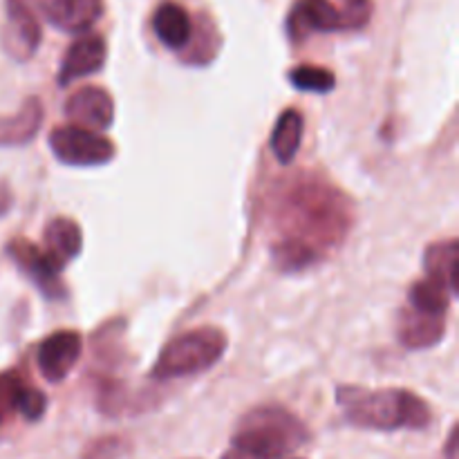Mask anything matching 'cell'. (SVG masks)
Instances as JSON below:
<instances>
[{
	"label": "cell",
	"mask_w": 459,
	"mask_h": 459,
	"mask_svg": "<svg viewBox=\"0 0 459 459\" xmlns=\"http://www.w3.org/2000/svg\"><path fill=\"white\" fill-rule=\"evenodd\" d=\"M352 202L316 173L282 179L269 197V249L282 272H303L339 249L352 227Z\"/></svg>",
	"instance_id": "cell-1"
},
{
	"label": "cell",
	"mask_w": 459,
	"mask_h": 459,
	"mask_svg": "<svg viewBox=\"0 0 459 459\" xmlns=\"http://www.w3.org/2000/svg\"><path fill=\"white\" fill-rule=\"evenodd\" d=\"M336 403L352 426L363 430H424L433 421V411L420 394L403 388L368 390L339 385Z\"/></svg>",
	"instance_id": "cell-2"
},
{
	"label": "cell",
	"mask_w": 459,
	"mask_h": 459,
	"mask_svg": "<svg viewBox=\"0 0 459 459\" xmlns=\"http://www.w3.org/2000/svg\"><path fill=\"white\" fill-rule=\"evenodd\" d=\"M307 439V426L294 412L281 406H258L238 421L231 448L222 459H282Z\"/></svg>",
	"instance_id": "cell-3"
},
{
	"label": "cell",
	"mask_w": 459,
	"mask_h": 459,
	"mask_svg": "<svg viewBox=\"0 0 459 459\" xmlns=\"http://www.w3.org/2000/svg\"><path fill=\"white\" fill-rule=\"evenodd\" d=\"M229 339L220 327L202 325L175 336L161 348L151 377L157 381L184 379L211 370L227 352Z\"/></svg>",
	"instance_id": "cell-4"
},
{
	"label": "cell",
	"mask_w": 459,
	"mask_h": 459,
	"mask_svg": "<svg viewBox=\"0 0 459 459\" xmlns=\"http://www.w3.org/2000/svg\"><path fill=\"white\" fill-rule=\"evenodd\" d=\"M49 148L61 164L76 166V169L103 166L117 155V148L110 139L99 134L97 130L81 128L76 124L56 126L49 133Z\"/></svg>",
	"instance_id": "cell-5"
},
{
	"label": "cell",
	"mask_w": 459,
	"mask_h": 459,
	"mask_svg": "<svg viewBox=\"0 0 459 459\" xmlns=\"http://www.w3.org/2000/svg\"><path fill=\"white\" fill-rule=\"evenodd\" d=\"M7 254L45 299H63L65 296V287L61 282L63 269L49 258L48 251L40 249L34 242L25 240V238H13L7 245Z\"/></svg>",
	"instance_id": "cell-6"
},
{
	"label": "cell",
	"mask_w": 459,
	"mask_h": 459,
	"mask_svg": "<svg viewBox=\"0 0 459 459\" xmlns=\"http://www.w3.org/2000/svg\"><path fill=\"white\" fill-rule=\"evenodd\" d=\"M3 48L13 61H30L40 45V25L27 0H4Z\"/></svg>",
	"instance_id": "cell-7"
},
{
	"label": "cell",
	"mask_w": 459,
	"mask_h": 459,
	"mask_svg": "<svg viewBox=\"0 0 459 459\" xmlns=\"http://www.w3.org/2000/svg\"><path fill=\"white\" fill-rule=\"evenodd\" d=\"M81 350H83V341H81L79 332L58 330L49 334L36 352V363H39L43 379L49 384H58L65 379L72 368L79 363Z\"/></svg>",
	"instance_id": "cell-8"
},
{
	"label": "cell",
	"mask_w": 459,
	"mask_h": 459,
	"mask_svg": "<svg viewBox=\"0 0 459 459\" xmlns=\"http://www.w3.org/2000/svg\"><path fill=\"white\" fill-rule=\"evenodd\" d=\"M65 115L72 124L101 133L110 128L115 121V99L108 90L83 85L70 94L65 103Z\"/></svg>",
	"instance_id": "cell-9"
},
{
	"label": "cell",
	"mask_w": 459,
	"mask_h": 459,
	"mask_svg": "<svg viewBox=\"0 0 459 459\" xmlns=\"http://www.w3.org/2000/svg\"><path fill=\"white\" fill-rule=\"evenodd\" d=\"M108 56V45L106 39L99 34H83L79 40L70 45L67 54L63 56L61 67H58V85L74 83V81L83 79V76L94 74L103 67Z\"/></svg>",
	"instance_id": "cell-10"
},
{
	"label": "cell",
	"mask_w": 459,
	"mask_h": 459,
	"mask_svg": "<svg viewBox=\"0 0 459 459\" xmlns=\"http://www.w3.org/2000/svg\"><path fill=\"white\" fill-rule=\"evenodd\" d=\"M287 30L291 39L303 40L312 31L345 30V18L330 0H299L287 18Z\"/></svg>",
	"instance_id": "cell-11"
},
{
	"label": "cell",
	"mask_w": 459,
	"mask_h": 459,
	"mask_svg": "<svg viewBox=\"0 0 459 459\" xmlns=\"http://www.w3.org/2000/svg\"><path fill=\"white\" fill-rule=\"evenodd\" d=\"M444 334H446V316H435L415 307L399 312L397 339L408 350L435 348L444 339Z\"/></svg>",
	"instance_id": "cell-12"
},
{
	"label": "cell",
	"mask_w": 459,
	"mask_h": 459,
	"mask_svg": "<svg viewBox=\"0 0 459 459\" xmlns=\"http://www.w3.org/2000/svg\"><path fill=\"white\" fill-rule=\"evenodd\" d=\"M45 18L56 30L88 31L103 16V0H40Z\"/></svg>",
	"instance_id": "cell-13"
},
{
	"label": "cell",
	"mask_w": 459,
	"mask_h": 459,
	"mask_svg": "<svg viewBox=\"0 0 459 459\" xmlns=\"http://www.w3.org/2000/svg\"><path fill=\"white\" fill-rule=\"evenodd\" d=\"M152 30L164 48L179 52L186 49L193 39V21L179 3L166 0L152 13Z\"/></svg>",
	"instance_id": "cell-14"
},
{
	"label": "cell",
	"mask_w": 459,
	"mask_h": 459,
	"mask_svg": "<svg viewBox=\"0 0 459 459\" xmlns=\"http://www.w3.org/2000/svg\"><path fill=\"white\" fill-rule=\"evenodd\" d=\"M43 126V103L39 97L22 101L16 115H0V148L25 146Z\"/></svg>",
	"instance_id": "cell-15"
},
{
	"label": "cell",
	"mask_w": 459,
	"mask_h": 459,
	"mask_svg": "<svg viewBox=\"0 0 459 459\" xmlns=\"http://www.w3.org/2000/svg\"><path fill=\"white\" fill-rule=\"evenodd\" d=\"M45 251L58 267H67L74 258H79L83 249V233H81L79 222L72 218H54L45 227Z\"/></svg>",
	"instance_id": "cell-16"
},
{
	"label": "cell",
	"mask_w": 459,
	"mask_h": 459,
	"mask_svg": "<svg viewBox=\"0 0 459 459\" xmlns=\"http://www.w3.org/2000/svg\"><path fill=\"white\" fill-rule=\"evenodd\" d=\"M457 240L448 238L433 242L424 254L426 278L446 287L453 296H457Z\"/></svg>",
	"instance_id": "cell-17"
},
{
	"label": "cell",
	"mask_w": 459,
	"mask_h": 459,
	"mask_svg": "<svg viewBox=\"0 0 459 459\" xmlns=\"http://www.w3.org/2000/svg\"><path fill=\"white\" fill-rule=\"evenodd\" d=\"M303 130H305V121L303 115H300L296 108H287V110L281 112L278 117L276 126H273L272 133V151L276 155V160L281 164H291L299 152L300 142H303Z\"/></svg>",
	"instance_id": "cell-18"
},
{
	"label": "cell",
	"mask_w": 459,
	"mask_h": 459,
	"mask_svg": "<svg viewBox=\"0 0 459 459\" xmlns=\"http://www.w3.org/2000/svg\"><path fill=\"white\" fill-rule=\"evenodd\" d=\"M408 299H411V307L420 309V312L435 314V316H446L448 307H451V300L455 296L446 287L439 285V282L430 281V278H421V281H417L411 287Z\"/></svg>",
	"instance_id": "cell-19"
},
{
	"label": "cell",
	"mask_w": 459,
	"mask_h": 459,
	"mask_svg": "<svg viewBox=\"0 0 459 459\" xmlns=\"http://www.w3.org/2000/svg\"><path fill=\"white\" fill-rule=\"evenodd\" d=\"M290 83L300 92H314V94H327L334 90L336 76L327 67L318 65H296L287 74Z\"/></svg>",
	"instance_id": "cell-20"
},
{
	"label": "cell",
	"mask_w": 459,
	"mask_h": 459,
	"mask_svg": "<svg viewBox=\"0 0 459 459\" xmlns=\"http://www.w3.org/2000/svg\"><path fill=\"white\" fill-rule=\"evenodd\" d=\"M25 385V379H22L18 372L7 370L0 375V426H3L13 412H18Z\"/></svg>",
	"instance_id": "cell-21"
},
{
	"label": "cell",
	"mask_w": 459,
	"mask_h": 459,
	"mask_svg": "<svg viewBox=\"0 0 459 459\" xmlns=\"http://www.w3.org/2000/svg\"><path fill=\"white\" fill-rule=\"evenodd\" d=\"M126 448H128V444L119 435H106V437L90 442L88 448L81 453V459H121Z\"/></svg>",
	"instance_id": "cell-22"
},
{
	"label": "cell",
	"mask_w": 459,
	"mask_h": 459,
	"mask_svg": "<svg viewBox=\"0 0 459 459\" xmlns=\"http://www.w3.org/2000/svg\"><path fill=\"white\" fill-rule=\"evenodd\" d=\"M48 411V399L40 390L25 385L21 397V406H18V415H22V420L27 421H39L40 417Z\"/></svg>",
	"instance_id": "cell-23"
},
{
	"label": "cell",
	"mask_w": 459,
	"mask_h": 459,
	"mask_svg": "<svg viewBox=\"0 0 459 459\" xmlns=\"http://www.w3.org/2000/svg\"><path fill=\"white\" fill-rule=\"evenodd\" d=\"M459 457V444H457V424L453 426L448 433L446 446H444V459H457Z\"/></svg>",
	"instance_id": "cell-24"
},
{
	"label": "cell",
	"mask_w": 459,
	"mask_h": 459,
	"mask_svg": "<svg viewBox=\"0 0 459 459\" xmlns=\"http://www.w3.org/2000/svg\"><path fill=\"white\" fill-rule=\"evenodd\" d=\"M9 204H12V195H9V191L4 184H0V215L7 213Z\"/></svg>",
	"instance_id": "cell-25"
},
{
	"label": "cell",
	"mask_w": 459,
	"mask_h": 459,
	"mask_svg": "<svg viewBox=\"0 0 459 459\" xmlns=\"http://www.w3.org/2000/svg\"><path fill=\"white\" fill-rule=\"evenodd\" d=\"M345 4L348 7H361V4H370L368 0H345Z\"/></svg>",
	"instance_id": "cell-26"
}]
</instances>
